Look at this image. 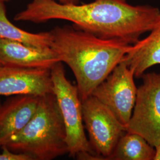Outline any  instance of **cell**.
Segmentation results:
<instances>
[{"label": "cell", "instance_id": "cell-12", "mask_svg": "<svg viewBox=\"0 0 160 160\" xmlns=\"http://www.w3.org/2000/svg\"><path fill=\"white\" fill-rule=\"evenodd\" d=\"M155 149L140 135L126 131L109 160H154Z\"/></svg>", "mask_w": 160, "mask_h": 160}, {"label": "cell", "instance_id": "cell-16", "mask_svg": "<svg viewBox=\"0 0 160 160\" xmlns=\"http://www.w3.org/2000/svg\"><path fill=\"white\" fill-rule=\"evenodd\" d=\"M155 153L154 160H160V144L157 147H155Z\"/></svg>", "mask_w": 160, "mask_h": 160}, {"label": "cell", "instance_id": "cell-8", "mask_svg": "<svg viewBox=\"0 0 160 160\" xmlns=\"http://www.w3.org/2000/svg\"><path fill=\"white\" fill-rule=\"evenodd\" d=\"M53 93L51 69L0 66V96Z\"/></svg>", "mask_w": 160, "mask_h": 160}, {"label": "cell", "instance_id": "cell-9", "mask_svg": "<svg viewBox=\"0 0 160 160\" xmlns=\"http://www.w3.org/2000/svg\"><path fill=\"white\" fill-rule=\"evenodd\" d=\"M0 61L2 65L47 69L61 62L51 47H35L4 39H0Z\"/></svg>", "mask_w": 160, "mask_h": 160}, {"label": "cell", "instance_id": "cell-14", "mask_svg": "<svg viewBox=\"0 0 160 160\" xmlns=\"http://www.w3.org/2000/svg\"><path fill=\"white\" fill-rule=\"evenodd\" d=\"M1 149L0 160H33L30 155L12 151L6 145L2 146Z\"/></svg>", "mask_w": 160, "mask_h": 160}, {"label": "cell", "instance_id": "cell-15", "mask_svg": "<svg viewBox=\"0 0 160 160\" xmlns=\"http://www.w3.org/2000/svg\"><path fill=\"white\" fill-rule=\"evenodd\" d=\"M59 3L63 4H79L80 0H55Z\"/></svg>", "mask_w": 160, "mask_h": 160}, {"label": "cell", "instance_id": "cell-2", "mask_svg": "<svg viewBox=\"0 0 160 160\" xmlns=\"http://www.w3.org/2000/svg\"><path fill=\"white\" fill-rule=\"evenodd\" d=\"M52 49L72 70L81 101L90 96L123 60L132 45L104 39L73 26L49 31Z\"/></svg>", "mask_w": 160, "mask_h": 160}, {"label": "cell", "instance_id": "cell-7", "mask_svg": "<svg viewBox=\"0 0 160 160\" xmlns=\"http://www.w3.org/2000/svg\"><path fill=\"white\" fill-rule=\"evenodd\" d=\"M134 77L129 67L121 61L92 94L108 108L126 128L137 98V88Z\"/></svg>", "mask_w": 160, "mask_h": 160}, {"label": "cell", "instance_id": "cell-3", "mask_svg": "<svg viewBox=\"0 0 160 160\" xmlns=\"http://www.w3.org/2000/svg\"><path fill=\"white\" fill-rule=\"evenodd\" d=\"M62 116L53 93L41 96L34 115L7 147L33 160H53L68 154Z\"/></svg>", "mask_w": 160, "mask_h": 160}, {"label": "cell", "instance_id": "cell-13", "mask_svg": "<svg viewBox=\"0 0 160 160\" xmlns=\"http://www.w3.org/2000/svg\"><path fill=\"white\" fill-rule=\"evenodd\" d=\"M5 2L0 0V39L17 41L35 47H51L49 32L33 33L16 26L7 17Z\"/></svg>", "mask_w": 160, "mask_h": 160}, {"label": "cell", "instance_id": "cell-19", "mask_svg": "<svg viewBox=\"0 0 160 160\" xmlns=\"http://www.w3.org/2000/svg\"><path fill=\"white\" fill-rule=\"evenodd\" d=\"M1 100H0V106H1Z\"/></svg>", "mask_w": 160, "mask_h": 160}, {"label": "cell", "instance_id": "cell-4", "mask_svg": "<svg viewBox=\"0 0 160 160\" xmlns=\"http://www.w3.org/2000/svg\"><path fill=\"white\" fill-rule=\"evenodd\" d=\"M51 74L53 94L65 127L69 156L78 160H85L89 156L94 160H99L86 137L82 101L77 86L67 79L62 62L52 67Z\"/></svg>", "mask_w": 160, "mask_h": 160}, {"label": "cell", "instance_id": "cell-1", "mask_svg": "<svg viewBox=\"0 0 160 160\" xmlns=\"http://www.w3.org/2000/svg\"><path fill=\"white\" fill-rule=\"evenodd\" d=\"M160 14V9L156 7L133 6L126 0H94L81 4L33 0L17 13L14 20L34 23L66 20L75 28L98 37L133 45L151 30Z\"/></svg>", "mask_w": 160, "mask_h": 160}, {"label": "cell", "instance_id": "cell-5", "mask_svg": "<svg viewBox=\"0 0 160 160\" xmlns=\"http://www.w3.org/2000/svg\"><path fill=\"white\" fill-rule=\"evenodd\" d=\"M126 131L140 135L153 147L160 144V72L145 73Z\"/></svg>", "mask_w": 160, "mask_h": 160}, {"label": "cell", "instance_id": "cell-17", "mask_svg": "<svg viewBox=\"0 0 160 160\" xmlns=\"http://www.w3.org/2000/svg\"><path fill=\"white\" fill-rule=\"evenodd\" d=\"M2 1H5V2H8V1H11V0H2Z\"/></svg>", "mask_w": 160, "mask_h": 160}, {"label": "cell", "instance_id": "cell-18", "mask_svg": "<svg viewBox=\"0 0 160 160\" xmlns=\"http://www.w3.org/2000/svg\"><path fill=\"white\" fill-rule=\"evenodd\" d=\"M1 65H2V63H1V61H0V66H1Z\"/></svg>", "mask_w": 160, "mask_h": 160}, {"label": "cell", "instance_id": "cell-10", "mask_svg": "<svg viewBox=\"0 0 160 160\" xmlns=\"http://www.w3.org/2000/svg\"><path fill=\"white\" fill-rule=\"evenodd\" d=\"M40 97L18 95L8 98L0 106V148L7 145L21 131L36 111Z\"/></svg>", "mask_w": 160, "mask_h": 160}, {"label": "cell", "instance_id": "cell-11", "mask_svg": "<svg viewBox=\"0 0 160 160\" xmlns=\"http://www.w3.org/2000/svg\"><path fill=\"white\" fill-rule=\"evenodd\" d=\"M149 33L147 37L132 45L122 61L136 78H141L147 70L160 64V14Z\"/></svg>", "mask_w": 160, "mask_h": 160}, {"label": "cell", "instance_id": "cell-6", "mask_svg": "<svg viewBox=\"0 0 160 160\" xmlns=\"http://www.w3.org/2000/svg\"><path fill=\"white\" fill-rule=\"evenodd\" d=\"M82 107L83 121L92 149L99 160H109L120 138L126 132V127L92 95L82 101Z\"/></svg>", "mask_w": 160, "mask_h": 160}]
</instances>
